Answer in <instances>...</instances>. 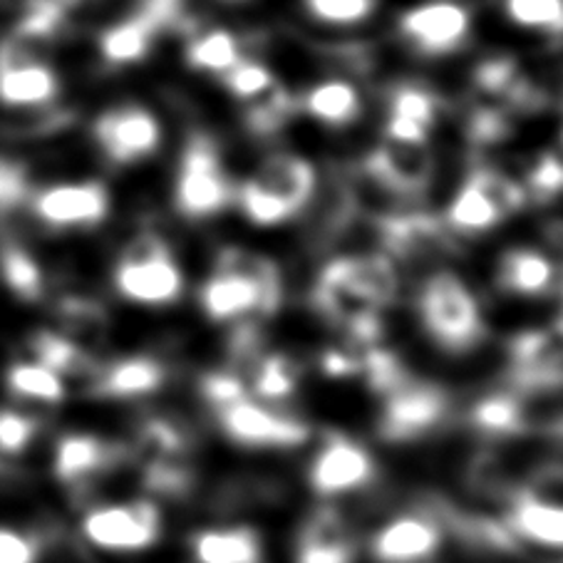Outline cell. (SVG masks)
Instances as JSON below:
<instances>
[{"label": "cell", "instance_id": "obj_42", "mask_svg": "<svg viewBox=\"0 0 563 563\" xmlns=\"http://www.w3.org/2000/svg\"><path fill=\"white\" fill-rule=\"evenodd\" d=\"M201 395L207 397V402L221 410L231 402L246 397V383L234 371H219L207 373L201 377Z\"/></svg>", "mask_w": 563, "mask_h": 563}, {"label": "cell", "instance_id": "obj_6", "mask_svg": "<svg viewBox=\"0 0 563 563\" xmlns=\"http://www.w3.org/2000/svg\"><path fill=\"white\" fill-rule=\"evenodd\" d=\"M313 303L318 313L347 338V345L365 347L377 345V341H380V308H375L371 300L357 294L341 276L333 261L316 278Z\"/></svg>", "mask_w": 563, "mask_h": 563}, {"label": "cell", "instance_id": "obj_37", "mask_svg": "<svg viewBox=\"0 0 563 563\" xmlns=\"http://www.w3.org/2000/svg\"><path fill=\"white\" fill-rule=\"evenodd\" d=\"M437 114V102L432 92L422 90V87H397L390 100V118L400 122H410L415 128L424 132L432 130Z\"/></svg>", "mask_w": 563, "mask_h": 563}, {"label": "cell", "instance_id": "obj_36", "mask_svg": "<svg viewBox=\"0 0 563 563\" xmlns=\"http://www.w3.org/2000/svg\"><path fill=\"white\" fill-rule=\"evenodd\" d=\"M470 181L494 203V209L501 213V219L521 211L523 203H527V191H523L517 181L509 179L507 174H501L497 169H474Z\"/></svg>", "mask_w": 563, "mask_h": 563}, {"label": "cell", "instance_id": "obj_3", "mask_svg": "<svg viewBox=\"0 0 563 563\" xmlns=\"http://www.w3.org/2000/svg\"><path fill=\"white\" fill-rule=\"evenodd\" d=\"M174 199L177 209L189 219L213 217L234 201V187L221 167L217 147L201 134L184 150Z\"/></svg>", "mask_w": 563, "mask_h": 563}, {"label": "cell", "instance_id": "obj_20", "mask_svg": "<svg viewBox=\"0 0 563 563\" xmlns=\"http://www.w3.org/2000/svg\"><path fill=\"white\" fill-rule=\"evenodd\" d=\"M53 333L80 351L90 353L110 335V313L87 294H65L53 310Z\"/></svg>", "mask_w": 563, "mask_h": 563}, {"label": "cell", "instance_id": "obj_24", "mask_svg": "<svg viewBox=\"0 0 563 563\" xmlns=\"http://www.w3.org/2000/svg\"><path fill=\"white\" fill-rule=\"evenodd\" d=\"M497 280L514 296H543L553 286V264L531 249H514L501 256Z\"/></svg>", "mask_w": 563, "mask_h": 563}, {"label": "cell", "instance_id": "obj_5", "mask_svg": "<svg viewBox=\"0 0 563 563\" xmlns=\"http://www.w3.org/2000/svg\"><path fill=\"white\" fill-rule=\"evenodd\" d=\"M509 383L519 395L563 390V320L527 330L509 347Z\"/></svg>", "mask_w": 563, "mask_h": 563}, {"label": "cell", "instance_id": "obj_10", "mask_svg": "<svg viewBox=\"0 0 563 563\" xmlns=\"http://www.w3.org/2000/svg\"><path fill=\"white\" fill-rule=\"evenodd\" d=\"M367 177L395 197L412 199L427 191L432 181L434 159L427 142L385 140L365 162Z\"/></svg>", "mask_w": 563, "mask_h": 563}, {"label": "cell", "instance_id": "obj_45", "mask_svg": "<svg viewBox=\"0 0 563 563\" xmlns=\"http://www.w3.org/2000/svg\"><path fill=\"white\" fill-rule=\"evenodd\" d=\"M561 144H563V137H561Z\"/></svg>", "mask_w": 563, "mask_h": 563}, {"label": "cell", "instance_id": "obj_29", "mask_svg": "<svg viewBox=\"0 0 563 563\" xmlns=\"http://www.w3.org/2000/svg\"><path fill=\"white\" fill-rule=\"evenodd\" d=\"M3 385L18 400L33 405H57L67 395L63 377L51 371V367L35 363H13L5 371Z\"/></svg>", "mask_w": 563, "mask_h": 563}, {"label": "cell", "instance_id": "obj_2", "mask_svg": "<svg viewBox=\"0 0 563 563\" xmlns=\"http://www.w3.org/2000/svg\"><path fill=\"white\" fill-rule=\"evenodd\" d=\"M316 172L296 154H274L241 184L239 207L256 227H278L313 199Z\"/></svg>", "mask_w": 563, "mask_h": 563}, {"label": "cell", "instance_id": "obj_26", "mask_svg": "<svg viewBox=\"0 0 563 563\" xmlns=\"http://www.w3.org/2000/svg\"><path fill=\"white\" fill-rule=\"evenodd\" d=\"M159 35L147 18L142 13H132L128 21L112 25L104 31L100 41V51L110 65H132L140 63L150 53L154 37Z\"/></svg>", "mask_w": 563, "mask_h": 563}, {"label": "cell", "instance_id": "obj_27", "mask_svg": "<svg viewBox=\"0 0 563 563\" xmlns=\"http://www.w3.org/2000/svg\"><path fill=\"white\" fill-rule=\"evenodd\" d=\"M303 107L318 122L330 124V128H345L361 114V95L343 80H328L303 97Z\"/></svg>", "mask_w": 563, "mask_h": 563}, {"label": "cell", "instance_id": "obj_41", "mask_svg": "<svg viewBox=\"0 0 563 563\" xmlns=\"http://www.w3.org/2000/svg\"><path fill=\"white\" fill-rule=\"evenodd\" d=\"M274 73L268 67L249 60H239L229 73H223V85L231 95H236L239 100H249L258 92H264L266 87L274 85Z\"/></svg>", "mask_w": 563, "mask_h": 563}, {"label": "cell", "instance_id": "obj_8", "mask_svg": "<svg viewBox=\"0 0 563 563\" xmlns=\"http://www.w3.org/2000/svg\"><path fill=\"white\" fill-rule=\"evenodd\" d=\"M201 310L213 323H231L251 316H271L284 303V288L258 284V280L213 271L199 288Z\"/></svg>", "mask_w": 563, "mask_h": 563}, {"label": "cell", "instance_id": "obj_16", "mask_svg": "<svg viewBox=\"0 0 563 563\" xmlns=\"http://www.w3.org/2000/svg\"><path fill=\"white\" fill-rule=\"evenodd\" d=\"M442 547V529L427 514H405L375 533L371 556L375 563H422Z\"/></svg>", "mask_w": 563, "mask_h": 563}, {"label": "cell", "instance_id": "obj_4", "mask_svg": "<svg viewBox=\"0 0 563 563\" xmlns=\"http://www.w3.org/2000/svg\"><path fill=\"white\" fill-rule=\"evenodd\" d=\"M385 397L377 434L385 442L400 444L430 434L450 415V395L442 387L422 380H405Z\"/></svg>", "mask_w": 563, "mask_h": 563}, {"label": "cell", "instance_id": "obj_34", "mask_svg": "<svg viewBox=\"0 0 563 563\" xmlns=\"http://www.w3.org/2000/svg\"><path fill=\"white\" fill-rule=\"evenodd\" d=\"M501 221V213L494 209V203L474 187L467 179L464 187L454 197L450 211H446V223L454 231H487Z\"/></svg>", "mask_w": 563, "mask_h": 563}, {"label": "cell", "instance_id": "obj_9", "mask_svg": "<svg viewBox=\"0 0 563 563\" xmlns=\"http://www.w3.org/2000/svg\"><path fill=\"white\" fill-rule=\"evenodd\" d=\"M217 412L223 434L241 446H256V450L261 446H298L310 437L306 422L278 412L274 407L258 405L249 397H241Z\"/></svg>", "mask_w": 563, "mask_h": 563}, {"label": "cell", "instance_id": "obj_35", "mask_svg": "<svg viewBox=\"0 0 563 563\" xmlns=\"http://www.w3.org/2000/svg\"><path fill=\"white\" fill-rule=\"evenodd\" d=\"M511 497L563 507V462H541L531 467L519 484H514Z\"/></svg>", "mask_w": 563, "mask_h": 563}, {"label": "cell", "instance_id": "obj_19", "mask_svg": "<svg viewBox=\"0 0 563 563\" xmlns=\"http://www.w3.org/2000/svg\"><path fill=\"white\" fill-rule=\"evenodd\" d=\"M355 539L333 507H320L306 519L296 539V563H353Z\"/></svg>", "mask_w": 563, "mask_h": 563}, {"label": "cell", "instance_id": "obj_12", "mask_svg": "<svg viewBox=\"0 0 563 563\" xmlns=\"http://www.w3.org/2000/svg\"><path fill=\"white\" fill-rule=\"evenodd\" d=\"M128 460L122 444L107 442L97 434L73 432L65 434L55 446L53 470L55 479L75 492H87L92 484L104 477L112 467Z\"/></svg>", "mask_w": 563, "mask_h": 563}, {"label": "cell", "instance_id": "obj_17", "mask_svg": "<svg viewBox=\"0 0 563 563\" xmlns=\"http://www.w3.org/2000/svg\"><path fill=\"white\" fill-rule=\"evenodd\" d=\"M400 31L427 55L452 53L467 41L470 13L457 3H424L400 18Z\"/></svg>", "mask_w": 563, "mask_h": 563}, {"label": "cell", "instance_id": "obj_40", "mask_svg": "<svg viewBox=\"0 0 563 563\" xmlns=\"http://www.w3.org/2000/svg\"><path fill=\"white\" fill-rule=\"evenodd\" d=\"M308 11L318 21L333 25H353L375 11V0H306Z\"/></svg>", "mask_w": 563, "mask_h": 563}, {"label": "cell", "instance_id": "obj_7", "mask_svg": "<svg viewBox=\"0 0 563 563\" xmlns=\"http://www.w3.org/2000/svg\"><path fill=\"white\" fill-rule=\"evenodd\" d=\"M159 531V509L147 499L107 504L90 509L82 519V533L92 547L118 553L150 549L152 543H157Z\"/></svg>", "mask_w": 563, "mask_h": 563}, {"label": "cell", "instance_id": "obj_14", "mask_svg": "<svg viewBox=\"0 0 563 563\" xmlns=\"http://www.w3.org/2000/svg\"><path fill=\"white\" fill-rule=\"evenodd\" d=\"M33 209L37 219L53 229L95 227L110 211V197L97 181L57 184V187L37 194Z\"/></svg>", "mask_w": 563, "mask_h": 563}, {"label": "cell", "instance_id": "obj_25", "mask_svg": "<svg viewBox=\"0 0 563 563\" xmlns=\"http://www.w3.org/2000/svg\"><path fill=\"white\" fill-rule=\"evenodd\" d=\"M197 563H258L261 539L254 529H209L191 541Z\"/></svg>", "mask_w": 563, "mask_h": 563}, {"label": "cell", "instance_id": "obj_18", "mask_svg": "<svg viewBox=\"0 0 563 563\" xmlns=\"http://www.w3.org/2000/svg\"><path fill=\"white\" fill-rule=\"evenodd\" d=\"M57 95V77L21 45L0 47V102L43 107Z\"/></svg>", "mask_w": 563, "mask_h": 563}, {"label": "cell", "instance_id": "obj_32", "mask_svg": "<svg viewBox=\"0 0 563 563\" xmlns=\"http://www.w3.org/2000/svg\"><path fill=\"white\" fill-rule=\"evenodd\" d=\"M241 60L239 41L229 31H209L194 37L187 47V63L194 70L229 73Z\"/></svg>", "mask_w": 563, "mask_h": 563}, {"label": "cell", "instance_id": "obj_43", "mask_svg": "<svg viewBox=\"0 0 563 563\" xmlns=\"http://www.w3.org/2000/svg\"><path fill=\"white\" fill-rule=\"evenodd\" d=\"M41 541L33 533L0 527V563H37Z\"/></svg>", "mask_w": 563, "mask_h": 563}, {"label": "cell", "instance_id": "obj_11", "mask_svg": "<svg viewBox=\"0 0 563 563\" xmlns=\"http://www.w3.org/2000/svg\"><path fill=\"white\" fill-rule=\"evenodd\" d=\"M375 477V460L363 444L343 434L328 437L316 460L310 462L308 484L320 497H338L371 484Z\"/></svg>", "mask_w": 563, "mask_h": 563}, {"label": "cell", "instance_id": "obj_30", "mask_svg": "<svg viewBox=\"0 0 563 563\" xmlns=\"http://www.w3.org/2000/svg\"><path fill=\"white\" fill-rule=\"evenodd\" d=\"M249 387L261 400L284 402L298 387V367L286 355H256L249 363Z\"/></svg>", "mask_w": 563, "mask_h": 563}, {"label": "cell", "instance_id": "obj_44", "mask_svg": "<svg viewBox=\"0 0 563 563\" xmlns=\"http://www.w3.org/2000/svg\"><path fill=\"white\" fill-rule=\"evenodd\" d=\"M25 197V177L21 169L0 162V211L15 207Z\"/></svg>", "mask_w": 563, "mask_h": 563}, {"label": "cell", "instance_id": "obj_39", "mask_svg": "<svg viewBox=\"0 0 563 563\" xmlns=\"http://www.w3.org/2000/svg\"><path fill=\"white\" fill-rule=\"evenodd\" d=\"M37 434V422L31 415L13 407L0 410V457H21L31 450Z\"/></svg>", "mask_w": 563, "mask_h": 563}, {"label": "cell", "instance_id": "obj_33", "mask_svg": "<svg viewBox=\"0 0 563 563\" xmlns=\"http://www.w3.org/2000/svg\"><path fill=\"white\" fill-rule=\"evenodd\" d=\"M472 422L489 434H527L521 395L501 393L487 397L472 410Z\"/></svg>", "mask_w": 563, "mask_h": 563}, {"label": "cell", "instance_id": "obj_31", "mask_svg": "<svg viewBox=\"0 0 563 563\" xmlns=\"http://www.w3.org/2000/svg\"><path fill=\"white\" fill-rule=\"evenodd\" d=\"M244 102H246L244 114H246L249 130L254 134H264V137L284 128L296 110V100L290 97L286 87L278 82L266 87L264 92L249 97Z\"/></svg>", "mask_w": 563, "mask_h": 563}, {"label": "cell", "instance_id": "obj_23", "mask_svg": "<svg viewBox=\"0 0 563 563\" xmlns=\"http://www.w3.org/2000/svg\"><path fill=\"white\" fill-rule=\"evenodd\" d=\"M504 523L517 541H529L543 549H563V507L511 497Z\"/></svg>", "mask_w": 563, "mask_h": 563}, {"label": "cell", "instance_id": "obj_21", "mask_svg": "<svg viewBox=\"0 0 563 563\" xmlns=\"http://www.w3.org/2000/svg\"><path fill=\"white\" fill-rule=\"evenodd\" d=\"M167 380V367L150 355H132L100 365L95 375L92 395L112 397V400H132L157 393Z\"/></svg>", "mask_w": 563, "mask_h": 563}, {"label": "cell", "instance_id": "obj_22", "mask_svg": "<svg viewBox=\"0 0 563 563\" xmlns=\"http://www.w3.org/2000/svg\"><path fill=\"white\" fill-rule=\"evenodd\" d=\"M335 268L357 294L371 300L375 308H387L400 294V274H397L393 256L387 254H347L333 258Z\"/></svg>", "mask_w": 563, "mask_h": 563}, {"label": "cell", "instance_id": "obj_13", "mask_svg": "<svg viewBox=\"0 0 563 563\" xmlns=\"http://www.w3.org/2000/svg\"><path fill=\"white\" fill-rule=\"evenodd\" d=\"M95 140L114 164H132L159 147V122L144 107H114L95 122Z\"/></svg>", "mask_w": 563, "mask_h": 563}, {"label": "cell", "instance_id": "obj_15", "mask_svg": "<svg viewBox=\"0 0 563 563\" xmlns=\"http://www.w3.org/2000/svg\"><path fill=\"white\" fill-rule=\"evenodd\" d=\"M114 286L120 294L140 306H169L181 296L184 276L172 251L159 256L124 261L114 271Z\"/></svg>", "mask_w": 563, "mask_h": 563}, {"label": "cell", "instance_id": "obj_1", "mask_svg": "<svg viewBox=\"0 0 563 563\" xmlns=\"http://www.w3.org/2000/svg\"><path fill=\"white\" fill-rule=\"evenodd\" d=\"M417 313L424 333L446 353H467L487 335L479 300L452 271H437L424 280L417 296Z\"/></svg>", "mask_w": 563, "mask_h": 563}, {"label": "cell", "instance_id": "obj_38", "mask_svg": "<svg viewBox=\"0 0 563 563\" xmlns=\"http://www.w3.org/2000/svg\"><path fill=\"white\" fill-rule=\"evenodd\" d=\"M507 15L521 27L563 33V0H507Z\"/></svg>", "mask_w": 563, "mask_h": 563}, {"label": "cell", "instance_id": "obj_28", "mask_svg": "<svg viewBox=\"0 0 563 563\" xmlns=\"http://www.w3.org/2000/svg\"><path fill=\"white\" fill-rule=\"evenodd\" d=\"M0 280L23 303H37L47 288L41 264L21 244L0 246Z\"/></svg>", "mask_w": 563, "mask_h": 563}]
</instances>
